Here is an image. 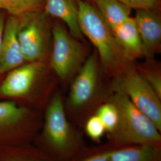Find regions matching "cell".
<instances>
[{"instance_id": "obj_1", "label": "cell", "mask_w": 161, "mask_h": 161, "mask_svg": "<svg viewBox=\"0 0 161 161\" xmlns=\"http://www.w3.org/2000/svg\"><path fill=\"white\" fill-rule=\"evenodd\" d=\"M84 135L68 119L64 98L56 92L44 109L42 125L32 143L57 161H74L88 146Z\"/></svg>"}, {"instance_id": "obj_2", "label": "cell", "mask_w": 161, "mask_h": 161, "mask_svg": "<svg viewBox=\"0 0 161 161\" xmlns=\"http://www.w3.org/2000/svg\"><path fill=\"white\" fill-rule=\"evenodd\" d=\"M112 92L100 88L97 56L93 53L72 81L68 97L66 102H64L68 119L82 130L86 119L95 114L102 104L108 101Z\"/></svg>"}, {"instance_id": "obj_3", "label": "cell", "mask_w": 161, "mask_h": 161, "mask_svg": "<svg viewBox=\"0 0 161 161\" xmlns=\"http://www.w3.org/2000/svg\"><path fill=\"white\" fill-rule=\"evenodd\" d=\"M108 101L116 108L118 121L108 141L119 145L161 146V132L149 118L137 109L127 95L112 91Z\"/></svg>"}, {"instance_id": "obj_4", "label": "cell", "mask_w": 161, "mask_h": 161, "mask_svg": "<svg viewBox=\"0 0 161 161\" xmlns=\"http://www.w3.org/2000/svg\"><path fill=\"white\" fill-rule=\"evenodd\" d=\"M78 23L81 32L96 47L106 70L110 74L119 75L128 66L109 25L92 3L77 0Z\"/></svg>"}, {"instance_id": "obj_5", "label": "cell", "mask_w": 161, "mask_h": 161, "mask_svg": "<svg viewBox=\"0 0 161 161\" xmlns=\"http://www.w3.org/2000/svg\"><path fill=\"white\" fill-rule=\"evenodd\" d=\"M44 67L42 62H32L10 70L0 83V100L13 101L37 111L45 109L52 96L39 83Z\"/></svg>"}, {"instance_id": "obj_6", "label": "cell", "mask_w": 161, "mask_h": 161, "mask_svg": "<svg viewBox=\"0 0 161 161\" xmlns=\"http://www.w3.org/2000/svg\"><path fill=\"white\" fill-rule=\"evenodd\" d=\"M42 123L39 111L0 100V147L33 142Z\"/></svg>"}, {"instance_id": "obj_7", "label": "cell", "mask_w": 161, "mask_h": 161, "mask_svg": "<svg viewBox=\"0 0 161 161\" xmlns=\"http://www.w3.org/2000/svg\"><path fill=\"white\" fill-rule=\"evenodd\" d=\"M112 91H121L134 105L146 115L161 132V98L159 97L138 70L130 64L111 84Z\"/></svg>"}, {"instance_id": "obj_8", "label": "cell", "mask_w": 161, "mask_h": 161, "mask_svg": "<svg viewBox=\"0 0 161 161\" xmlns=\"http://www.w3.org/2000/svg\"><path fill=\"white\" fill-rule=\"evenodd\" d=\"M44 10L18 17L17 36L26 62H42L48 52L50 29Z\"/></svg>"}, {"instance_id": "obj_9", "label": "cell", "mask_w": 161, "mask_h": 161, "mask_svg": "<svg viewBox=\"0 0 161 161\" xmlns=\"http://www.w3.org/2000/svg\"><path fill=\"white\" fill-rule=\"evenodd\" d=\"M52 38L51 67L60 79L66 80L82 63L85 52L82 45L59 23L54 25Z\"/></svg>"}, {"instance_id": "obj_10", "label": "cell", "mask_w": 161, "mask_h": 161, "mask_svg": "<svg viewBox=\"0 0 161 161\" xmlns=\"http://www.w3.org/2000/svg\"><path fill=\"white\" fill-rule=\"evenodd\" d=\"M74 161H161V146L119 145L108 141L88 146Z\"/></svg>"}, {"instance_id": "obj_11", "label": "cell", "mask_w": 161, "mask_h": 161, "mask_svg": "<svg viewBox=\"0 0 161 161\" xmlns=\"http://www.w3.org/2000/svg\"><path fill=\"white\" fill-rule=\"evenodd\" d=\"M18 17L10 16L7 19L1 42V74H4L22 65L26 62L17 36Z\"/></svg>"}, {"instance_id": "obj_12", "label": "cell", "mask_w": 161, "mask_h": 161, "mask_svg": "<svg viewBox=\"0 0 161 161\" xmlns=\"http://www.w3.org/2000/svg\"><path fill=\"white\" fill-rule=\"evenodd\" d=\"M143 44L144 54L153 53L161 40L160 9H138L134 17Z\"/></svg>"}, {"instance_id": "obj_13", "label": "cell", "mask_w": 161, "mask_h": 161, "mask_svg": "<svg viewBox=\"0 0 161 161\" xmlns=\"http://www.w3.org/2000/svg\"><path fill=\"white\" fill-rule=\"evenodd\" d=\"M125 57L131 61L144 55V48L134 17L110 28Z\"/></svg>"}, {"instance_id": "obj_14", "label": "cell", "mask_w": 161, "mask_h": 161, "mask_svg": "<svg viewBox=\"0 0 161 161\" xmlns=\"http://www.w3.org/2000/svg\"><path fill=\"white\" fill-rule=\"evenodd\" d=\"M44 10L48 16L64 22L75 38H82L83 35L78 23L77 0H44Z\"/></svg>"}, {"instance_id": "obj_15", "label": "cell", "mask_w": 161, "mask_h": 161, "mask_svg": "<svg viewBox=\"0 0 161 161\" xmlns=\"http://www.w3.org/2000/svg\"><path fill=\"white\" fill-rule=\"evenodd\" d=\"M0 161H57L33 143L0 147Z\"/></svg>"}, {"instance_id": "obj_16", "label": "cell", "mask_w": 161, "mask_h": 161, "mask_svg": "<svg viewBox=\"0 0 161 161\" xmlns=\"http://www.w3.org/2000/svg\"><path fill=\"white\" fill-rule=\"evenodd\" d=\"M95 6L110 28L115 27L131 17L132 8L117 0H92Z\"/></svg>"}, {"instance_id": "obj_17", "label": "cell", "mask_w": 161, "mask_h": 161, "mask_svg": "<svg viewBox=\"0 0 161 161\" xmlns=\"http://www.w3.org/2000/svg\"><path fill=\"white\" fill-rule=\"evenodd\" d=\"M44 0H0V10L14 16L44 10Z\"/></svg>"}, {"instance_id": "obj_18", "label": "cell", "mask_w": 161, "mask_h": 161, "mask_svg": "<svg viewBox=\"0 0 161 161\" xmlns=\"http://www.w3.org/2000/svg\"><path fill=\"white\" fill-rule=\"evenodd\" d=\"M94 114L103 122L106 129V136L114 131L118 121V114L114 104L109 101L104 102L98 108Z\"/></svg>"}, {"instance_id": "obj_19", "label": "cell", "mask_w": 161, "mask_h": 161, "mask_svg": "<svg viewBox=\"0 0 161 161\" xmlns=\"http://www.w3.org/2000/svg\"><path fill=\"white\" fill-rule=\"evenodd\" d=\"M82 131L86 136L95 143H100L106 134L103 122L95 114L90 116L84 123Z\"/></svg>"}, {"instance_id": "obj_20", "label": "cell", "mask_w": 161, "mask_h": 161, "mask_svg": "<svg viewBox=\"0 0 161 161\" xmlns=\"http://www.w3.org/2000/svg\"><path fill=\"white\" fill-rule=\"evenodd\" d=\"M91 2L92 0H86ZM131 8L138 9H160L161 0H117Z\"/></svg>"}, {"instance_id": "obj_21", "label": "cell", "mask_w": 161, "mask_h": 161, "mask_svg": "<svg viewBox=\"0 0 161 161\" xmlns=\"http://www.w3.org/2000/svg\"><path fill=\"white\" fill-rule=\"evenodd\" d=\"M144 80L147 82L158 96L161 98V77L158 72L150 71L148 69H142L138 70Z\"/></svg>"}, {"instance_id": "obj_22", "label": "cell", "mask_w": 161, "mask_h": 161, "mask_svg": "<svg viewBox=\"0 0 161 161\" xmlns=\"http://www.w3.org/2000/svg\"><path fill=\"white\" fill-rule=\"evenodd\" d=\"M5 17L3 13H0V59H1V38L3 34V31L4 28V23H5ZM1 71H0V76H1Z\"/></svg>"}]
</instances>
